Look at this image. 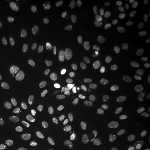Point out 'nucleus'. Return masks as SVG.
<instances>
[{
	"instance_id": "obj_18",
	"label": "nucleus",
	"mask_w": 150,
	"mask_h": 150,
	"mask_svg": "<svg viewBox=\"0 0 150 150\" xmlns=\"http://www.w3.org/2000/svg\"><path fill=\"white\" fill-rule=\"evenodd\" d=\"M15 39L16 40V42L20 45H23L27 43L29 41V39L27 38V36L21 33H16L15 36Z\"/></svg>"
},
{
	"instance_id": "obj_5",
	"label": "nucleus",
	"mask_w": 150,
	"mask_h": 150,
	"mask_svg": "<svg viewBox=\"0 0 150 150\" xmlns=\"http://www.w3.org/2000/svg\"><path fill=\"white\" fill-rule=\"evenodd\" d=\"M77 54L73 50L69 51L65 54L64 62V67L66 70L70 71L74 69L77 59Z\"/></svg>"
},
{
	"instance_id": "obj_22",
	"label": "nucleus",
	"mask_w": 150,
	"mask_h": 150,
	"mask_svg": "<svg viewBox=\"0 0 150 150\" xmlns=\"http://www.w3.org/2000/svg\"><path fill=\"white\" fill-rule=\"evenodd\" d=\"M101 16V11L100 9H95L88 14L87 17L91 20H97Z\"/></svg>"
},
{
	"instance_id": "obj_12",
	"label": "nucleus",
	"mask_w": 150,
	"mask_h": 150,
	"mask_svg": "<svg viewBox=\"0 0 150 150\" xmlns=\"http://www.w3.org/2000/svg\"><path fill=\"white\" fill-rule=\"evenodd\" d=\"M87 95L85 91H78L76 95V97L75 100L76 105L78 106H80L83 105L87 101Z\"/></svg>"
},
{
	"instance_id": "obj_13",
	"label": "nucleus",
	"mask_w": 150,
	"mask_h": 150,
	"mask_svg": "<svg viewBox=\"0 0 150 150\" xmlns=\"http://www.w3.org/2000/svg\"><path fill=\"white\" fill-rule=\"evenodd\" d=\"M4 83L6 89L8 91H12L15 88V82L11 75L6 74L4 76Z\"/></svg>"
},
{
	"instance_id": "obj_2",
	"label": "nucleus",
	"mask_w": 150,
	"mask_h": 150,
	"mask_svg": "<svg viewBox=\"0 0 150 150\" xmlns=\"http://www.w3.org/2000/svg\"><path fill=\"white\" fill-rule=\"evenodd\" d=\"M38 134L30 131H25L22 133L20 138L19 142L21 147L27 150L32 147L38 142Z\"/></svg>"
},
{
	"instance_id": "obj_4",
	"label": "nucleus",
	"mask_w": 150,
	"mask_h": 150,
	"mask_svg": "<svg viewBox=\"0 0 150 150\" xmlns=\"http://www.w3.org/2000/svg\"><path fill=\"white\" fill-rule=\"evenodd\" d=\"M117 117L118 122L122 124L127 123L129 119V102L122 100L119 102L117 107Z\"/></svg>"
},
{
	"instance_id": "obj_27",
	"label": "nucleus",
	"mask_w": 150,
	"mask_h": 150,
	"mask_svg": "<svg viewBox=\"0 0 150 150\" xmlns=\"http://www.w3.org/2000/svg\"><path fill=\"white\" fill-rule=\"evenodd\" d=\"M132 142V140L130 138H127L125 139L122 144V148L124 150L127 149L131 146Z\"/></svg>"
},
{
	"instance_id": "obj_34",
	"label": "nucleus",
	"mask_w": 150,
	"mask_h": 150,
	"mask_svg": "<svg viewBox=\"0 0 150 150\" xmlns=\"http://www.w3.org/2000/svg\"><path fill=\"white\" fill-rule=\"evenodd\" d=\"M0 150H1V148H0Z\"/></svg>"
},
{
	"instance_id": "obj_20",
	"label": "nucleus",
	"mask_w": 150,
	"mask_h": 150,
	"mask_svg": "<svg viewBox=\"0 0 150 150\" xmlns=\"http://www.w3.org/2000/svg\"><path fill=\"white\" fill-rule=\"evenodd\" d=\"M86 42H87V45L90 48H93V47H97L99 44V41L98 39L96 37L93 36H91L87 38Z\"/></svg>"
},
{
	"instance_id": "obj_11",
	"label": "nucleus",
	"mask_w": 150,
	"mask_h": 150,
	"mask_svg": "<svg viewBox=\"0 0 150 150\" xmlns=\"http://www.w3.org/2000/svg\"><path fill=\"white\" fill-rule=\"evenodd\" d=\"M145 52L141 49H138L132 52L129 56V59L131 61H143L145 59Z\"/></svg>"
},
{
	"instance_id": "obj_17",
	"label": "nucleus",
	"mask_w": 150,
	"mask_h": 150,
	"mask_svg": "<svg viewBox=\"0 0 150 150\" xmlns=\"http://www.w3.org/2000/svg\"><path fill=\"white\" fill-rule=\"evenodd\" d=\"M74 88L71 86L67 87L63 92L62 96L66 101H69L72 98V97L74 96Z\"/></svg>"
},
{
	"instance_id": "obj_23",
	"label": "nucleus",
	"mask_w": 150,
	"mask_h": 150,
	"mask_svg": "<svg viewBox=\"0 0 150 150\" xmlns=\"http://www.w3.org/2000/svg\"><path fill=\"white\" fill-rule=\"evenodd\" d=\"M92 92L93 94V98L96 100L97 97L101 96V95L102 93V90L98 86L94 85L92 87Z\"/></svg>"
},
{
	"instance_id": "obj_29",
	"label": "nucleus",
	"mask_w": 150,
	"mask_h": 150,
	"mask_svg": "<svg viewBox=\"0 0 150 150\" xmlns=\"http://www.w3.org/2000/svg\"><path fill=\"white\" fill-rule=\"evenodd\" d=\"M139 150H150L149 146L147 144H142L138 147Z\"/></svg>"
},
{
	"instance_id": "obj_16",
	"label": "nucleus",
	"mask_w": 150,
	"mask_h": 150,
	"mask_svg": "<svg viewBox=\"0 0 150 150\" xmlns=\"http://www.w3.org/2000/svg\"><path fill=\"white\" fill-rule=\"evenodd\" d=\"M90 125L92 129L95 132H101L105 129V126L104 123L101 121L92 120L90 122Z\"/></svg>"
},
{
	"instance_id": "obj_25",
	"label": "nucleus",
	"mask_w": 150,
	"mask_h": 150,
	"mask_svg": "<svg viewBox=\"0 0 150 150\" xmlns=\"http://www.w3.org/2000/svg\"><path fill=\"white\" fill-rule=\"evenodd\" d=\"M134 25L132 23H128L123 28V34L126 36H129L134 30Z\"/></svg>"
},
{
	"instance_id": "obj_31",
	"label": "nucleus",
	"mask_w": 150,
	"mask_h": 150,
	"mask_svg": "<svg viewBox=\"0 0 150 150\" xmlns=\"http://www.w3.org/2000/svg\"><path fill=\"white\" fill-rule=\"evenodd\" d=\"M4 53V47L2 43L0 42V57L2 56Z\"/></svg>"
},
{
	"instance_id": "obj_7",
	"label": "nucleus",
	"mask_w": 150,
	"mask_h": 150,
	"mask_svg": "<svg viewBox=\"0 0 150 150\" xmlns=\"http://www.w3.org/2000/svg\"><path fill=\"white\" fill-rule=\"evenodd\" d=\"M138 13L143 17L150 15V2L148 0L144 1L139 6Z\"/></svg>"
},
{
	"instance_id": "obj_10",
	"label": "nucleus",
	"mask_w": 150,
	"mask_h": 150,
	"mask_svg": "<svg viewBox=\"0 0 150 150\" xmlns=\"http://www.w3.org/2000/svg\"><path fill=\"white\" fill-rule=\"evenodd\" d=\"M56 92L54 88H49L45 93V102L47 105H51L54 103L56 97Z\"/></svg>"
},
{
	"instance_id": "obj_30",
	"label": "nucleus",
	"mask_w": 150,
	"mask_h": 150,
	"mask_svg": "<svg viewBox=\"0 0 150 150\" xmlns=\"http://www.w3.org/2000/svg\"><path fill=\"white\" fill-rule=\"evenodd\" d=\"M101 150H114L113 148L109 145H105L102 147Z\"/></svg>"
},
{
	"instance_id": "obj_19",
	"label": "nucleus",
	"mask_w": 150,
	"mask_h": 150,
	"mask_svg": "<svg viewBox=\"0 0 150 150\" xmlns=\"http://www.w3.org/2000/svg\"><path fill=\"white\" fill-rule=\"evenodd\" d=\"M141 36L145 45H150V30L147 28L144 29L141 32Z\"/></svg>"
},
{
	"instance_id": "obj_15",
	"label": "nucleus",
	"mask_w": 150,
	"mask_h": 150,
	"mask_svg": "<svg viewBox=\"0 0 150 150\" xmlns=\"http://www.w3.org/2000/svg\"><path fill=\"white\" fill-rule=\"evenodd\" d=\"M126 3L125 1H120L116 2L112 6L111 8V12L113 14L118 13L123 11L125 8Z\"/></svg>"
},
{
	"instance_id": "obj_3",
	"label": "nucleus",
	"mask_w": 150,
	"mask_h": 150,
	"mask_svg": "<svg viewBox=\"0 0 150 150\" xmlns=\"http://www.w3.org/2000/svg\"><path fill=\"white\" fill-rule=\"evenodd\" d=\"M19 11L22 17L27 21L35 23L38 20V13L33 11L31 6L28 4H21L19 7Z\"/></svg>"
},
{
	"instance_id": "obj_33",
	"label": "nucleus",
	"mask_w": 150,
	"mask_h": 150,
	"mask_svg": "<svg viewBox=\"0 0 150 150\" xmlns=\"http://www.w3.org/2000/svg\"><path fill=\"white\" fill-rule=\"evenodd\" d=\"M13 2H18V1H19L18 0H16V1H12Z\"/></svg>"
},
{
	"instance_id": "obj_21",
	"label": "nucleus",
	"mask_w": 150,
	"mask_h": 150,
	"mask_svg": "<svg viewBox=\"0 0 150 150\" xmlns=\"http://www.w3.org/2000/svg\"><path fill=\"white\" fill-rule=\"evenodd\" d=\"M100 139L98 137H95L88 144V147L90 150H95L100 145Z\"/></svg>"
},
{
	"instance_id": "obj_26",
	"label": "nucleus",
	"mask_w": 150,
	"mask_h": 150,
	"mask_svg": "<svg viewBox=\"0 0 150 150\" xmlns=\"http://www.w3.org/2000/svg\"><path fill=\"white\" fill-rule=\"evenodd\" d=\"M106 105L108 110H111L113 106V93L111 92H110L107 95Z\"/></svg>"
},
{
	"instance_id": "obj_6",
	"label": "nucleus",
	"mask_w": 150,
	"mask_h": 150,
	"mask_svg": "<svg viewBox=\"0 0 150 150\" xmlns=\"http://www.w3.org/2000/svg\"><path fill=\"white\" fill-rule=\"evenodd\" d=\"M54 69L52 61L48 58L43 59L41 69L42 74L45 76L50 75L54 73Z\"/></svg>"
},
{
	"instance_id": "obj_1",
	"label": "nucleus",
	"mask_w": 150,
	"mask_h": 150,
	"mask_svg": "<svg viewBox=\"0 0 150 150\" xmlns=\"http://www.w3.org/2000/svg\"><path fill=\"white\" fill-rule=\"evenodd\" d=\"M129 115L131 118L136 121L139 120L145 114V102L139 97H134L129 102Z\"/></svg>"
},
{
	"instance_id": "obj_24",
	"label": "nucleus",
	"mask_w": 150,
	"mask_h": 150,
	"mask_svg": "<svg viewBox=\"0 0 150 150\" xmlns=\"http://www.w3.org/2000/svg\"><path fill=\"white\" fill-rule=\"evenodd\" d=\"M32 150H50L48 145H47L43 141H40L38 142Z\"/></svg>"
},
{
	"instance_id": "obj_8",
	"label": "nucleus",
	"mask_w": 150,
	"mask_h": 150,
	"mask_svg": "<svg viewBox=\"0 0 150 150\" xmlns=\"http://www.w3.org/2000/svg\"><path fill=\"white\" fill-rule=\"evenodd\" d=\"M56 125L59 130L64 134H69L71 131L70 125L63 119H58L56 121Z\"/></svg>"
},
{
	"instance_id": "obj_32",
	"label": "nucleus",
	"mask_w": 150,
	"mask_h": 150,
	"mask_svg": "<svg viewBox=\"0 0 150 150\" xmlns=\"http://www.w3.org/2000/svg\"><path fill=\"white\" fill-rule=\"evenodd\" d=\"M31 1H32V2H37V1H38V0H32Z\"/></svg>"
},
{
	"instance_id": "obj_14",
	"label": "nucleus",
	"mask_w": 150,
	"mask_h": 150,
	"mask_svg": "<svg viewBox=\"0 0 150 150\" xmlns=\"http://www.w3.org/2000/svg\"><path fill=\"white\" fill-rule=\"evenodd\" d=\"M20 85L22 91L24 92H26L30 88V82L27 77L23 74H21L19 76Z\"/></svg>"
},
{
	"instance_id": "obj_28",
	"label": "nucleus",
	"mask_w": 150,
	"mask_h": 150,
	"mask_svg": "<svg viewBox=\"0 0 150 150\" xmlns=\"http://www.w3.org/2000/svg\"><path fill=\"white\" fill-rule=\"evenodd\" d=\"M143 134L146 139L150 141V127H146L143 129Z\"/></svg>"
},
{
	"instance_id": "obj_9",
	"label": "nucleus",
	"mask_w": 150,
	"mask_h": 150,
	"mask_svg": "<svg viewBox=\"0 0 150 150\" xmlns=\"http://www.w3.org/2000/svg\"><path fill=\"white\" fill-rule=\"evenodd\" d=\"M61 18L63 22L67 25H72L75 21L74 15L70 11H64L62 13Z\"/></svg>"
},
{
	"instance_id": "obj_35",
	"label": "nucleus",
	"mask_w": 150,
	"mask_h": 150,
	"mask_svg": "<svg viewBox=\"0 0 150 150\" xmlns=\"http://www.w3.org/2000/svg\"></svg>"
}]
</instances>
